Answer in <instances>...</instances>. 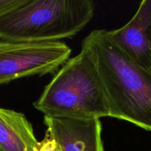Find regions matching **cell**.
<instances>
[{"label": "cell", "instance_id": "1", "mask_svg": "<svg viewBox=\"0 0 151 151\" xmlns=\"http://www.w3.org/2000/svg\"><path fill=\"white\" fill-rule=\"evenodd\" d=\"M82 46L96 62L109 116L151 131L150 72L131 60L112 40L109 31H92Z\"/></svg>", "mask_w": 151, "mask_h": 151}, {"label": "cell", "instance_id": "2", "mask_svg": "<svg viewBox=\"0 0 151 151\" xmlns=\"http://www.w3.org/2000/svg\"><path fill=\"white\" fill-rule=\"evenodd\" d=\"M33 105L44 116L75 119L109 116L104 88L91 52L82 46L81 52L63 63Z\"/></svg>", "mask_w": 151, "mask_h": 151}, {"label": "cell", "instance_id": "3", "mask_svg": "<svg viewBox=\"0 0 151 151\" xmlns=\"http://www.w3.org/2000/svg\"><path fill=\"white\" fill-rule=\"evenodd\" d=\"M93 0H25L0 16V39L58 41L71 38L91 21Z\"/></svg>", "mask_w": 151, "mask_h": 151}, {"label": "cell", "instance_id": "4", "mask_svg": "<svg viewBox=\"0 0 151 151\" xmlns=\"http://www.w3.org/2000/svg\"><path fill=\"white\" fill-rule=\"evenodd\" d=\"M70 47L58 41H0V86L52 73L69 60Z\"/></svg>", "mask_w": 151, "mask_h": 151}, {"label": "cell", "instance_id": "5", "mask_svg": "<svg viewBox=\"0 0 151 151\" xmlns=\"http://www.w3.org/2000/svg\"><path fill=\"white\" fill-rule=\"evenodd\" d=\"M55 151H105L100 119L44 116Z\"/></svg>", "mask_w": 151, "mask_h": 151}, {"label": "cell", "instance_id": "6", "mask_svg": "<svg viewBox=\"0 0 151 151\" xmlns=\"http://www.w3.org/2000/svg\"><path fill=\"white\" fill-rule=\"evenodd\" d=\"M109 34L131 60L151 73V0H142L134 17Z\"/></svg>", "mask_w": 151, "mask_h": 151}, {"label": "cell", "instance_id": "7", "mask_svg": "<svg viewBox=\"0 0 151 151\" xmlns=\"http://www.w3.org/2000/svg\"><path fill=\"white\" fill-rule=\"evenodd\" d=\"M33 128L24 114L0 108V151H37Z\"/></svg>", "mask_w": 151, "mask_h": 151}, {"label": "cell", "instance_id": "8", "mask_svg": "<svg viewBox=\"0 0 151 151\" xmlns=\"http://www.w3.org/2000/svg\"><path fill=\"white\" fill-rule=\"evenodd\" d=\"M24 1L25 0H0V16L11 11Z\"/></svg>", "mask_w": 151, "mask_h": 151}, {"label": "cell", "instance_id": "9", "mask_svg": "<svg viewBox=\"0 0 151 151\" xmlns=\"http://www.w3.org/2000/svg\"><path fill=\"white\" fill-rule=\"evenodd\" d=\"M39 147L41 151H55L54 142L48 132L46 133L44 139L39 143Z\"/></svg>", "mask_w": 151, "mask_h": 151}, {"label": "cell", "instance_id": "10", "mask_svg": "<svg viewBox=\"0 0 151 151\" xmlns=\"http://www.w3.org/2000/svg\"><path fill=\"white\" fill-rule=\"evenodd\" d=\"M150 63H151V38H150Z\"/></svg>", "mask_w": 151, "mask_h": 151}, {"label": "cell", "instance_id": "11", "mask_svg": "<svg viewBox=\"0 0 151 151\" xmlns=\"http://www.w3.org/2000/svg\"><path fill=\"white\" fill-rule=\"evenodd\" d=\"M40 143V142H39ZM37 151H41V150H40V147H38V150H37Z\"/></svg>", "mask_w": 151, "mask_h": 151}]
</instances>
